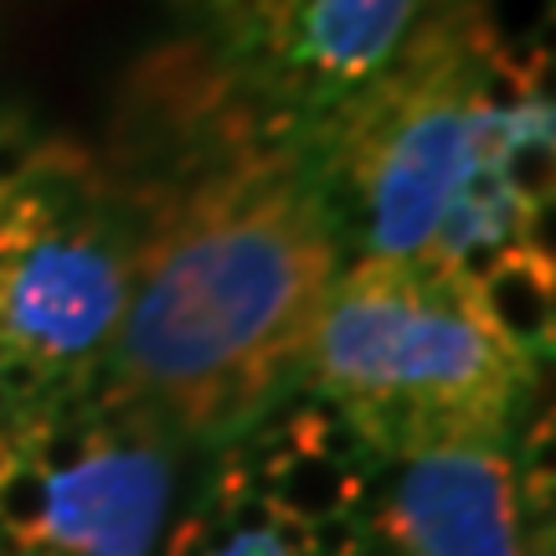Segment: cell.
Instances as JSON below:
<instances>
[{
    "label": "cell",
    "mask_w": 556,
    "mask_h": 556,
    "mask_svg": "<svg viewBox=\"0 0 556 556\" xmlns=\"http://www.w3.org/2000/svg\"><path fill=\"white\" fill-rule=\"evenodd\" d=\"M124 232L119 371L180 443L294 397L345 253L309 124L170 37L129 62L93 144Z\"/></svg>",
    "instance_id": "6da1fadb"
},
{
    "label": "cell",
    "mask_w": 556,
    "mask_h": 556,
    "mask_svg": "<svg viewBox=\"0 0 556 556\" xmlns=\"http://www.w3.org/2000/svg\"><path fill=\"white\" fill-rule=\"evenodd\" d=\"M309 150L345 258L469 278L552 345V58L495 0H428L397 52L309 124Z\"/></svg>",
    "instance_id": "7a4b0ae2"
},
{
    "label": "cell",
    "mask_w": 556,
    "mask_h": 556,
    "mask_svg": "<svg viewBox=\"0 0 556 556\" xmlns=\"http://www.w3.org/2000/svg\"><path fill=\"white\" fill-rule=\"evenodd\" d=\"M552 345L490 289L392 258H345L319 309L299 397L319 402L381 469L516 443L546 407Z\"/></svg>",
    "instance_id": "3957f363"
},
{
    "label": "cell",
    "mask_w": 556,
    "mask_h": 556,
    "mask_svg": "<svg viewBox=\"0 0 556 556\" xmlns=\"http://www.w3.org/2000/svg\"><path fill=\"white\" fill-rule=\"evenodd\" d=\"M124 232L93 144L0 114V397L31 402L114 371Z\"/></svg>",
    "instance_id": "277c9868"
},
{
    "label": "cell",
    "mask_w": 556,
    "mask_h": 556,
    "mask_svg": "<svg viewBox=\"0 0 556 556\" xmlns=\"http://www.w3.org/2000/svg\"><path fill=\"white\" fill-rule=\"evenodd\" d=\"M186 443L119 371L0 407V556H160Z\"/></svg>",
    "instance_id": "5b68a950"
},
{
    "label": "cell",
    "mask_w": 556,
    "mask_h": 556,
    "mask_svg": "<svg viewBox=\"0 0 556 556\" xmlns=\"http://www.w3.org/2000/svg\"><path fill=\"white\" fill-rule=\"evenodd\" d=\"M387 469L309 397L206 448L160 556H377Z\"/></svg>",
    "instance_id": "8992f818"
},
{
    "label": "cell",
    "mask_w": 556,
    "mask_h": 556,
    "mask_svg": "<svg viewBox=\"0 0 556 556\" xmlns=\"http://www.w3.org/2000/svg\"><path fill=\"white\" fill-rule=\"evenodd\" d=\"M176 37L315 124L402 47L428 0H165Z\"/></svg>",
    "instance_id": "52a82bcc"
},
{
    "label": "cell",
    "mask_w": 556,
    "mask_h": 556,
    "mask_svg": "<svg viewBox=\"0 0 556 556\" xmlns=\"http://www.w3.org/2000/svg\"><path fill=\"white\" fill-rule=\"evenodd\" d=\"M377 556H556L552 413L505 448L387 469Z\"/></svg>",
    "instance_id": "ba28073f"
},
{
    "label": "cell",
    "mask_w": 556,
    "mask_h": 556,
    "mask_svg": "<svg viewBox=\"0 0 556 556\" xmlns=\"http://www.w3.org/2000/svg\"><path fill=\"white\" fill-rule=\"evenodd\" d=\"M0 407H5V397H0Z\"/></svg>",
    "instance_id": "9c48e42d"
}]
</instances>
